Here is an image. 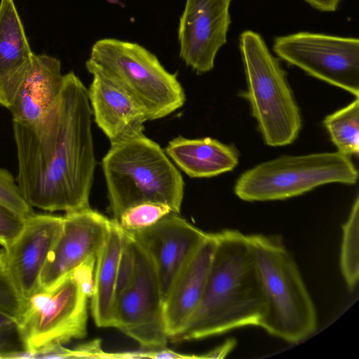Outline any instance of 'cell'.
I'll use <instances>...</instances> for the list:
<instances>
[{
    "label": "cell",
    "instance_id": "ac0fdd59",
    "mask_svg": "<svg viewBox=\"0 0 359 359\" xmlns=\"http://www.w3.org/2000/svg\"><path fill=\"white\" fill-rule=\"evenodd\" d=\"M34 55L13 0H1L0 105L9 108Z\"/></svg>",
    "mask_w": 359,
    "mask_h": 359
},
{
    "label": "cell",
    "instance_id": "5b68a950",
    "mask_svg": "<svg viewBox=\"0 0 359 359\" xmlns=\"http://www.w3.org/2000/svg\"><path fill=\"white\" fill-rule=\"evenodd\" d=\"M239 47L247 81L243 94L265 144H292L300 133L302 118L286 72L259 34L243 32Z\"/></svg>",
    "mask_w": 359,
    "mask_h": 359
},
{
    "label": "cell",
    "instance_id": "f546056e",
    "mask_svg": "<svg viewBox=\"0 0 359 359\" xmlns=\"http://www.w3.org/2000/svg\"><path fill=\"white\" fill-rule=\"evenodd\" d=\"M142 358L151 359H189L198 358V355H186L177 353L170 349L161 348L158 349H149L142 351Z\"/></svg>",
    "mask_w": 359,
    "mask_h": 359
},
{
    "label": "cell",
    "instance_id": "e0dca14e",
    "mask_svg": "<svg viewBox=\"0 0 359 359\" xmlns=\"http://www.w3.org/2000/svg\"><path fill=\"white\" fill-rule=\"evenodd\" d=\"M64 80L58 59L34 54L8 109L13 122L32 124L41 120L57 101Z\"/></svg>",
    "mask_w": 359,
    "mask_h": 359
},
{
    "label": "cell",
    "instance_id": "ffe728a7",
    "mask_svg": "<svg viewBox=\"0 0 359 359\" xmlns=\"http://www.w3.org/2000/svg\"><path fill=\"white\" fill-rule=\"evenodd\" d=\"M124 231L111 219L106 239L97 256L90 309L97 327L114 326L116 285Z\"/></svg>",
    "mask_w": 359,
    "mask_h": 359
},
{
    "label": "cell",
    "instance_id": "5bb4252c",
    "mask_svg": "<svg viewBox=\"0 0 359 359\" xmlns=\"http://www.w3.org/2000/svg\"><path fill=\"white\" fill-rule=\"evenodd\" d=\"M62 224L63 216L35 213L27 219L18 238L3 249L5 272L24 299L40 289L41 272Z\"/></svg>",
    "mask_w": 359,
    "mask_h": 359
},
{
    "label": "cell",
    "instance_id": "ba28073f",
    "mask_svg": "<svg viewBox=\"0 0 359 359\" xmlns=\"http://www.w3.org/2000/svg\"><path fill=\"white\" fill-rule=\"evenodd\" d=\"M88 299L71 274L54 287L39 290L25 299L18 321L26 351L34 352L84 338Z\"/></svg>",
    "mask_w": 359,
    "mask_h": 359
},
{
    "label": "cell",
    "instance_id": "277c9868",
    "mask_svg": "<svg viewBox=\"0 0 359 359\" xmlns=\"http://www.w3.org/2000/svg\"><path fill=\"white\" fill-rule=\"evenodd\" d=\"M248 237L266 304L260 327L289 343L304 339L316 331L318 318L296 262L279 237Z\"/></svg>",
    "mask_w": 359,
    "mask_h": 359
},
{
    "label": "cell",
    "instance_id": "7a4b0ae2",
    "mask_svg": "<svg viewBox=\"0 0 359 359\" xmlns=\"http://www.w3.org/2000/svg\"><path fill=\"white\" fill-rule=\"evenodd\" d=\"M214 235L215 248L201 299L172 341L201 339L242 327L261 326L266 304L248 235L234 229Z\"/></svg>",
    "mask_w": 359,
    "mask_h": 359
},
{
    "label": "cell",
    "instance_id": "8992f818",
    "mask_svg": "<svg viewBox=\"0 0 359 359\" xmlns=\"http://www.w3.org/2000/svg\"><path fill=\"white\" fill-rule=\"evenodd\" d=\"M358 177L351 157L338 151L285 155L243 172L233 191L248 202L284 200L327 184L353 185Z\"/></svg>",
    "mask_w": 359,
    "mask_h": 359
},
{
    "label": "cell",
    "instance_id": "44dd1931",
    "mask_svg": "<svg viewBox=\"0 0 359 359\" xmlns=\"http://www.w3.org/2000/svg\"><path fill=\"white\" fill-rule=\"evenodd\" d=\"M323 126L338 152L348 156L359 153V98L325 116Z\"/></svg>",
    "mask_w": 359,
    "mask_h": 359
},
{
    "label": "cell",
    "instance_id": "2e32d148",
    "mask_svg": "<svg viewBox=\"0 0 359 359\" xmlns=\"http://www.w3.org/2000/svg\"><path fill=\"white\" fill-rule=\"evenodd\" d=\"M215 244L214 233H208L175 278L163 302L164 322L170 341L183 330L201 299Z\"/></svg>",
    "mask_w": 359,
    "mask_h": 359
},
{
    "label": "cell",
    "instance_id": "cb8c5ba5",
    "mask_svg": "<svg viewBox=\"0 0 359 359\" xmlns=\"http://www.w3.org/2000/svg\"><path fill=\"white\" fill-rule=\"evenodd\" d=\"M0 203L27 219L35 214L25 200L16 180L7 170L0 168Z\"/></svg>",
    "mask_w": 359,
    "mask_h": 359
},
{
    "label": "cell",
    "instance_id": "4fadbf2b",
    "mask_svg": "<svg viewBox=\"0 0 359 359\" xmlns=\"http://www.w3.org/2000/svg\"><path fill=\"white\" fill-rule=\"evenodd\" d=\"M231 0H187L179 26L180 57L198 74L210 71L226 42Z\"/></svg>",
    "mask_w": 359,
    "mask_h": 359
},
{
    "label": "cell",
    "instance_id": "d4e9b609",
    "mask_svg": "<svg viewBox=\"0 0 359 359\" xmlns=\"http://www.w3.org/2000/svg\"><path fill=\"white\" fill-rule=\"evenodd\" d=\"M26 351L16 318L0 310V358H15Z\"/></svg>",
    "mask_w": 359,
    "mask_h": 359
},
{
    "label": "cell",
    "instance_id": "9a60e30c",
    "mask_svg": "<svg viewBox=\"0 0 359 359\" xmlns=\"http://www.w3.org/2000/svg\"><path fill=\"white\" fill-rule=\"evenodd\" d=\"M93 81L88 89L92 114L110 143L143 133L147 118L138 104L107 72L89 58Z\"/></svg>",
    "mask_w": 359,
    "mask_h": 359
},
{
    "label": "cell",
    "instance_id": "3957f363",
    "mask_svg": "<svg viewBox=\"0 0 359 359\" xmlns=\"http://www.w3.org/2000/svg\"><path fill=\"white\" fill-rule=\"evenodd\" d=\"M102 166L108 211L114 220L127 208L144 202L165 204L180 214L183 178L162 148L143 133L111 142Z\"/></svg>",
    "mask_w": 359,
    "mask_h": 359
},
{
    "label": "cell",
    "instance_id": "484cf974",
    "mask_svg": "<svg viewBox=\"0 0 359 359\" xmlns=\"http://www.w3.org/2000/svg\"><path fill=\"white\" fill-rule=\"evenodd\" d=\"M27 219L0 203V245L9 246L22 231Z\"/></svg>",
    "mask_w": 359,
    "mask_h": 359
},
{
    "label": "cell",
    "instance_id": "52a82bcc",
    "mask_svg": "<svg viewBox=\"0 0 359 359\" xmlns=\"http://www.w3.org/2000/svg\"><path fill=\"white\" fill-rule=\"evenodd\" d=\"M90 59L125 89L148 121L167 116L185 102L176 74L168 72L156 55L137 43L100 39L93 46Z\"/></svg>",
    "mask_w": 359,
    "mask_h": 359
},
{
    "label": "cell",
    "instance_id": "7c38bea8",
    "mask_svg": "<svg viewBox=\"0 0 359 359\" xmlns=\"http://www.w3.org/2000/svg\"><path fill=\"white\" fill-rule=\"evenodd\" d=\"M126 232L151 259L163 302L175 278L208 234L175 212L149 227Z\"/></svg>",
    "mask_w": 359,
    "mask_h": 359
},
{
    "label": "cell",
    "instance_id": "1f68e13d",
    "mask_svg": "<svg viewBox=\"0 0 359 359\" xmlns=\"http://www.w3.org/2000/svg\"><path fill=\"white\" fill-rule=\"evenodd\" d=\"M313 8L321 11H334L340 0H304Z\"/></svg>",
    "mask_w": 359,
    "mask_h": 359
},
{
    "label": "cell",
    "instance_id": "30bf717a",
    "mask_svg": "<svg viewBox=\"0 0 359 359\" xmlns=\"http://www.w3.org/2000/svg\"><path fill=\"white\" fill-rule=\"evenodd\" d=\"M132 239L134 273L128 285L116 298L113 327L142 347L164 348L170 340L165 326L163 300L157 273L150 257Z\"/></svg>",
    "mask_w": 359,
    "mask_h": 359
},
{
    "label": "cell",
    "instance_id": "9c48e42d",
    "mask_svg": "<svg viewBox=\"0 0 359 359\" xmlns=\"http://www.w3.org/2000/svg\"><path fill=\"white\" fill-rule=\"evenodd\" d=\"M273 50L311 76L359 95V41L324 34L297 32L278 36Z\"/></svg>",
    "mask_w": 359,
    "mask_h": 359
},
{
    "label": "cell",
    "instance_id": "7402d4cb",
    "mask_svg": "<svg viewBox=\"0 0 359 359\" xmlns=\"http://www.w3.org/2000/svg\"><path fill=\"white\" fill-rule=\"evenodd\" d=\"M340 268L345 283L353 289L359 277V197L356 196L348 219L342 226Z\"/></svg>",
    "mask_w": 359,
    "mask_h": 359
},
{
    "label": "cell",
    "instance_id": "603a6c76",
    "mask_svg": "<svg viewBox=\"0 0 359 359\" xmlns=\"http://www.w3.org/2000/svg\"><path fill=\"white\" fill-rule=\"evenodd\" d=\"M173 212L165 204L144 202L125 210L115 220L124 231H137L149 227L166 215Z\"/></svg>",
    "mask_w": 359,
    "mask_h": 359
},
{
    "label": "cell",
    "instance_id": "d6986e66",
    "mask_svg": "<svg viewBox=\"0 0 359 359\" xmlns=\"http://www.w3.org/2000/svg\"><path fill=\"white\" fill-rule=\"evenodd\" d=\"M165 154L185 174L194 178L212 177L231 171L239 161L234 147L209 137H175L168 142Z\"/></svg>",
    "mask_w": 359,
    "mask_h": 359
},
{
    "label": "cell",
    "instance_id": "4316f807",
    "mask_svg": "<svg viewBox=\"0 0 359 359\" xmlns=\"http://www.w3.org/2000/svg\"><path fill=\"white\" fill-rule=\"evenodd\" d=\"M24 304L25 299L16 291L6 272L0 273V310L18 320Z\"/></svg>",
    "mask_w": 359,
    "mask_h": 359
},
{
    "label": "cell",
    "instance_id": "8fae6325",
    "mask_svg": "<svg viewBox=\"0 0 359 359\" xmlns=\"http://www.w3.org/2000/svg\"><path fill=\"white\" fill-rule=\"evenodd\" d=\"M111 219L90 207L65 213L62 231L50 251L39 290H50L92 257H97Z\"/></svg>",
    "mask_w": 359,
    "mask_h": 359
},
{
    "label": "cell",
    "instance_id": "83f0119b",
    "mask_svg": "<svg viewBox=\"0 0 359 359\" xmlns=\"http://www.w3.org/2000/svg\"><path fill=\"white\" fill-rule=\"evenodd\" d=\"M96 258L88 259L76 267L71 273L88 298L91 297L93 292Z\"/></svg>",
    "mask_w": 359,
    "mask_h": 359
},
{
    "label": "cell",
    "instance_id": "d6a6232c",
    "mask_svg": "<svg viewBox=\"0 0 359 359\" xmlns=\"http://www.w3.org/2000/svg\"><path fill=\"white\" fill-rule=\"evenodd\" d=\"M5 273V262L3 250H0V273Z\"/></svg>",
    "mask_w": 359,
    "mask_h": 359
},
{
    "label": "cell",
    "instance_id": "4dcf8cb0",
    "mask_svg": "<svg viewBox=\"0 0 359 359\" xmlns=\"http://www.w3.org/2000/svg\"><path fill=\"white\" fill-rule=\"evenodd\" d=\"M235 345L236 341L234 340L230 339L228 341H226L224 344L221 345L220 346L215 349H212L202 355H198V358H224L232 350Z\"/></svg>",
    "mask_w": 359,
    "mask_h": 359
},
{
    "label": "cell",
    "instance_id": "6da1fadb",
    "mask_svg": "<svg viewBox=\"0 0 359 359\" xmlns=\"http://www.w3.org/2000/svg\"><path fill=\"white\" fill-rule=\"evenodd\" d=\"M92 116L88 89L71 72L41 120L13 122L16 182L32 207L65 213L90 207L95 167Z\"/></svg>",
    "mask_w": 359,
    "mask_h": 359
},
{
    "label": "cell",
    "instance_id": "f1b7e54d",
    "mask_svg": "<svg viewBox=\"0 0 359 359\" xmlns=\"http://www.w3.org/2000/svg\"><path fill=\"white\" fill-rule=\"evenodd\" d=\"M76 358H106L114 359L113 353H107L102 350L101 341H93L81 344L74 348Z\"/></svg>",
    "mask_w": 359,
    "mask_h": 359
}]
</instances>
